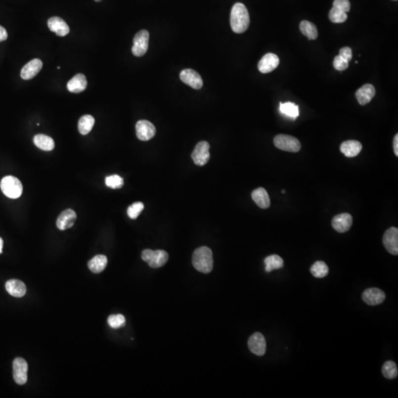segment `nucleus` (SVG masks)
Here are the masks:
<instances>
[{
    "instance_id": "1",
    "label": "nucleus",
    "mask_w": 398,
    "mask_h": 398,
    "mask_svg": "<svg viewBox=\"0 0 398 398\" xmlns=\"http://www.w3.org/2000/svg\"><path fill=\"white\" fill-rule=\"evenodd\" d=\"M249 24L250 18L246 6L240 2L234 4L230 16L232 31L236 34H243L249 28Z\"/></svg>"
},
{
    "instance_id": "2",
    "label": "nucleus",
    "mask_w": 398,
    "mask_h": 398,
    "mask_svg": "<svg viewBox=\"0 0 398 398\" xmlns=\"http://www.w3.org/2000/svg\"><path fill=\"white\" fill-rule=\"evenodd\" d=\"M192 263L197 271L204 274L211 272L213 268V252L210 248L201 246L193 252Z\"/></svg>"
},
{
    "instance_id": "3",
    "label": "nucleus",
    "mask_w": 398,
    "mask_h": 398,
    "mask_svg": "<svg viewBox=\"0 0 398 398\" xmlns=\"http://www.w3.org/2000/svg\"><path fill=\"white\" fill-rule=\"evenodd\" d=\"M0 187L2 193L10 199H16L22 196L23 190L22 182L13 176L4 177L1 179Z\"/></svg>"
},
{
    "instance_id": "4",
    "label": "nucleus",
    "mask_w": 398,
    "mask_h": 398,
    "mask_svg": "<svg viewBox=\"0 0 398 398\" xmlns=\"http://www.w3.org/2000/svg\"><path fill=\"white\" fill-rule=\"evenodd\" d=\"M142 261L148 263L150 267L158 268L163 266L168 262L169 255L164 250L153 251L151 249H145L142 252Z\"/></svg>"
},
{
    "instance_id": "5",
    "label": "nucleus",
    "mask_w": 398,
    "mask_h": 398,
    "mask_svg": "<svg viewBox=\"0 0 398 398\" xmlns=\"http://www.w3.org/2000/svg\"><path fill=\"white\" fill-rule=\"evenodd\" d=\"M274 145L288 152L297 153L301 149V143L297 138L286 134H278L274 139Z\"/></svg>"
},
{
    "instance_id": "6",
    "label": "nucleus",
    "mask_w": 398,
    "mask_h": 398,
    "mask_svg": "<svg viewBox=\"0 0 398 398\" xmlns=\"http://www.w3.org/2000/svg\"><path fill=\"white\" fill-rule=\"evenodd\" d=\"M149 33L145 30L139 31L133 38L132 52L136 57H142L146 53L149 42Z\"/></svg>"
},
{
    "instance_id": "7",
    "label": "nucleus",
    "mask_w": 398,
    "mask_h": 398,
    "mask_svg": "<svg viewBox=\"0 0 398 398\" xmlns=\"http://www.w3.org/2000/svg\"><path fill=\"white\" fill-rule=\"evenodd\" d=\"M28 365L26 360L16 358L13 362V375L15 382L19 385H24L28 381Z\"/></svg>"
},
{
    "instance_id": "8",
    "label": "nucleus",
    "mask_w": 398,
    "mask_h": 398,
    "mask_svg": "<svg viewBox=\"0 0 398 398\" xmlns=\"http://www.w3.org/2000/svg\"><path fill=\"white\" fill-rule=\"evenodd\" d=\"M210 144L206 141H201L196 145L192 153L191 157L196 165L204 166L210 158Z\"/></svg>"
},
{
    "instance_id": "9",
    "label": "nucleus",
    "mask_w": 398,
    "mask_h": 398,
    "mask_svg": "<svg viewBox=\"0 0 398 398\" xmlns=\"http://www.w3.org/2000/svg\"><path fill=\"white\" fill-rule=\"evenodd\" d=\"M248 347L252 354L263 356L266 351V342L264 335L258 332L254 333L248 341Z\"/></svg>"
},
{
    "instance_id": "10",
    "label": "nucleus",
    "mask_w": 398,
    "mask_h": 398,
    "mask_svg": "<svg viewBox=\"0 0 398 398\" xmlns=\"http://www.w3.org/2000/svg\"><path fill=\"white\" fill-rule=\"evenodd\" d=\"M136 133L139 140H150L155 136V126L148 120H139L136 124Z\"/></svg>"
},
{
    "instance_id": "11",
    "label": "nucleus",
    "mask_w": 398,
    "mask_h": 398,
    "mask_svg": "<svg viewBox=\"0 0 398 398\" xmlns=\"http://www.w3.org/2000/svg\"><path fill=\"white\" fill-rule=\"evenodd\" d=\"M383 243L389 253L398 255V229L391 227L387 229L383 238Z\"/></svg>"
},
{
    "instance_id": "12",
    "label": "nucleus",
    "mask_w": 398,
    "mask_h": 398,
    "mask_svg": "<svg viewBox=\"0 0 398 398\" xmlns=\"http://www.w3.org/2000/svg\"><path fill=\"white\" fill-rule=\"evenodd\" d=\"M385 299V293L379 288H368L362 294V300L369 306H378L384 303Z\"/></svg>"
},
{
    "instance_id": "13",
    "label": "nucleus",
    "mask_w": 398,
    "mask_h": 398,
    "mask_svg": "<svg viewBox=\"0 0 398 398\" xmlns=\"http://www.w3.org/2000/svg\"><path fill=\"white\" fill-rule=\"evenodd\" d=\"M353 224V217L349 213L337 215L332 220V226L336 232L344 233L350 230Z\"/></svg>"
},
{
    "instance_id": "14",
    "label": "nucleus",
    "mask_w": 398,
    "mask_h": 398,
    "mask_svg": "<svg viewBox=\"0 0 398 398\" xmlns=\"http://www.w3.org/2000/svg\"><path fill=\"white\" fill-rule=\"evenodd\" d=\"M180 79L194 89H200L203 86V80L201 76L197 72L191 69L182 70L180 73Z\"/></svg>"
},
{
    "instance_id": "15",
    "label": "nucleus",
    "mask_w": 398,
    "mask_h": 398,
    "mask_svg": "<svg viewBox=\"0 0 398 398\" xmlns=\"http://www.w3.org/2000/svg\"><path fill=\"white\" fill-rule=\"evenodd\" d=\"M279 64L278 56L274 53L265 54L258 63V70L264 74L274 71Z\"/></svg>"
},
{
    "instance_id": "16",
    "label": "nucleus",
    "mask_w": 398,
    "mask_h": 398,
    "mask_svg": "<svg viewBox=\"0 0 398 398\" xmlns=\"http://www.w3.org/2000/svg\"><path fill=\"white\" fill-rule=\"evenodd\" d=\"M43 67V63L39 58L31 60V61L25 64L21 70L20 76L23 80H31L34 79L39 74Z\"/></svg>"
},
{
    "instance_id": "17",
    "label": "nucleus",
    "mask_w": 398,
    "mask_h": 398,
    "mask_svg": "<svg viewBox=\"0 0 398 398\" xmlns=\"http://www.w3.org/2000/svg\"><path fill=\"white\" fill-rule=\"evenodd\" d=\"M76 219H77V215H76V212L71 209H67L63 211L58 216L56 221L57 227L60 230L70 229L74 225Z\"/></svg>"
},
{
    "instance_id": "18",
    "label": "nucleus",
    "mask_w": 398,
    "mask_h": 398,
    "mask_svg": "<svg viewBox=\"0 0 398 398\" xmlns=\"http://www.w3.org/2000/svg\"><path fill=\"white\" fill-rule=\"evenodd\" d=\"M48 28L58 37H65L70 33V27L67 22L58 16H53L47 22Z\"/></svg>"
},
{
    "instance_id": "19",
    "label": "nucleus",
    "mask_w": 398,
    "mask_h": 398,
    "mask_svg": "<svg viewBox=\"0 0 398 398\" xmlns=\"http://www.w3.org/2000/svg\"><path fill=\"white\" fill-rule=\"evenodd\" d=\"M375 95V88L372 84H365L355 93V97L359 104L361 106H365L369 103Z\"/></svg>"
},
{
    "instance_id": "20",
    "label": "nucleus",
    "mask_w": 398,
    "mask_h": 398,
    "mask_svg": "<svg viewBox=\"0 0 398 398\" xmlns=\"http://www.w3.org/2000/svg\"><path fill=\"white\" fill-rule=\"evenodd\" d=\"M6 291L14 297H24L26 294V285L22 281L18 279H10L5 284Z\"/></svg>"
},
{
    "instance_id": "21",
    "label": "nucleus",
    "mask_w": 398,
    "mask_h": 398,
    "mask_svg": "<svg viewBox=\"0 0 398 398\" xmlns=\"http://www.w3.org/2000/svg\"><path fill=\"white\" fill-rule=\"evenodd\" d=\"M361 149V143L357 140L345 141V142H342L340 147L342 154H345L347 157H349V158L358 156Z\"/></svg>"
},
{
    "instance_id": "22",
    "label": "nucleus",
    "mask_w": 398,
    "mask_h": 398,
    "mask_svg": "<svg viewBox=\"0 0 398 398\" xmlns=\"http://www.w3.org/2000/svg\"><path fill=\"white\" fill-rule=\"evenodd\" d=\"M67 89L72 93H81L86 90L87 87V81L86 76L82 73L75 76L67 83Z\"/></svg>"
},
{
    "instance_id": "23",
    "label": "nucleus",
    "mask_w": 398,
    "mask_h": 398,
    "mask_svg": "<svg viewBox=\"0 0 398 398\" xmlns=\"http://www.w3.org/2000/svg\"><path fill=\"white\" fill-rule=\"evenodd\" d=\"M252 199L254 200L257 205L262 209H267L270 207L271 201L269 196L265 189L263 187H258L254 190L252 193Z\"/></svg>"
},
{
    "instance_id": "24",
    "label": "nucleus",
    "mask_w": 398,
    "mask_h": 398,
    "mask_svg": "<svg viewBox=\"0 0 398 398\" xmlns=\"http://www.w3.org/2000/svg\"><path fill=\"white\" fill-rule=\"evenodd\" d=\"M107 264L108 259L106 256L103 255H96L92 259L88 261V267L91 272L99 274L106 268Z\"/></svg>"
},
{
    "instance_id": "25",
    "label": "nucleus",
    "mask_w": 398,
    "mask_h": 398,
    "mask_svg": "<svg viewBox=\"0 0 398 398\" xmlns=\"http://www.w3.org/2000/svg\"><path fill=\"white\" fill-rule=\"evenodd\" d=\"M34 142L36 146L42 151H50L55 148V142L50 136L44 134H37L34 136Z\"/></svg>"
},
{
    "instance_id": "26",
    "label": "nucleus",
    "mask_w": 398,
    "mask_h": 398,
    "mask_svg": "<svg viewBox=\"0 0 398 398\" xmlns=\"http://www.w3.org/2000/svg\"><path fill=\"white\" fill-rule=\"evenodd\" d=\"M265 270L266 272H271L273 270L279 269L284 266V261L281 257L277 255H270L264 260Z\"/></svg>"
},
{
    "instance_id": "27",
    "label": "nucleus",
    "mask_w": 398,
    "mask_h": 398,
    "mask_svg": "<svg viewBox=\"0 0 398 398\" xmlns=\"http://www.w3.org/2000/svg\"><path fill=\"white\" fill-rule=\"evenodd\" d=\"M300 29L303 35L309 40H315L318 37V31L316 25L309 21L304 20L300 23Z\"/></svg>"
},
{
    "instance_id": "28",
    "label": "nucleus",
    "mask_w": 398,
    "mask_h": 398,
    "mask_svg": "<svg viewBox=\"0 0 398 398\" xmlns=\"http://www.w3.org/2000/svg\"><path fill=\"white\" fill-rule=\"evenodd\" d=\"M279 110L285 116L293 118V119H296L300 115L299 106L295 103H291V102H287L285 103H280Z\"/></svg>"
},
{
    "instance_id": "29",
    "label": "nucleus",
    "mask_w": 398,
    "mask_h": 398,
    "mask_svg": "<svg viewBox=\"0 0 398 398\" xmlns=\"http://www.w3.org/2000/svg\"><path fill=\"white\" fill-rule=\"evenodd\" d=\"M94 125V118L91 115H86L81 117L79 121V131L82 135H87L91 132Z\"/></svg>"
},
{
    "instance_id": "30",
    "label": "nucleus",
    "mask_w": 398,
    "mask_h": 398,
    "mask_svg": "<svg viewBox=\"0 0 398 398\" xmlns=\"http://www.w3.org/2000/svg\"><path fill=\"white\" fill-rule=\"evenodd\" d=\"M310 273L316 278H323L328 274L329 268L325 263L317 261L310 267Z\"/></svg>"
},
{
    "instance_id": "31",
    "label": "nucleus",
    "mask_w": 398,
    "mask_h": 398,
    "mask_svg": "<svg viewBox=\"0 0 398 398\" xmlns=\"http://www.w3.org/2000/svg\"><path fill=\"white\" fill-rule=\"evenodd\" d=\"M382 374L387 379L393 380L397 378L398 371L397 365L393 360H388L382 366Z\"/></svg>"
},
{
    "instance_id": "32",
    "label": "nucleus",
    "mask_w": 398,
    "mask_h": 398,
    "mask_svg": "<svg viewBox=\"0 0 398 398\" xmlns=\"http://www.w3.org/2000/svg\"><path fill=\"white\" fill-rule=\"evenodd\" d=\"M348 17V13L334 7H332L329 13V19L333 23H343Z\"/></svg>"
},
{
    "instance_id": "33",
    "label": "nucleus",
    "mask_w": 398,
    "mask_h": 398,
    "mask_svg": "<svg viewBox=\"0 0 398 398\" xmlns=\"http://www.w3.org/2000/svg\"><path fill=\"white\" fill-rule=\"evenodd\" d=\"M108 324L112 328H120L126 325V318L122 314L111 315L108 318Z\"/></svg>"
},
{
    "instance_id": "34",
    "label": "nucleus",
    "mask_w": 398,
    "mask_h": 398,
    "mask_svg": "<svg viewBox=\"0 0 398 398\" xmlns=\"http://www.w3.org/2000/svg\"><path fill=\"white\" fill-rule=\"evenodd\" d=\"M106 186L112 189H119L124 184L123 178L118 175L109 176L105 179Z\"/></svg>"
},
{
    "instance_id": "35",
    "label": "nucleus",
    "mask_w": 398,
    "mask_h": 398,
    "mask_svg": "<svg viewBox=\"0 0 398 398\" xmlns=\"http://www.w3.org/2000/svg\"><path fill=\"white\" fill-rule=\"evenodd\" d=\"M144 209V204L142 202H135L128 208L127 214L132 219H136Z\"/></svg>"
},
{
    "instance_id": "36",
    "label": "nucleus",
    "mask_w": 398,
    "mask_h": 398,
    "mask_svg": "<svg viewBox=\"0 0 398 398\" xmlns=\"http://www.w3.org/2000/svg\"><path fill=\"white\" fill-rule=\"evenodd\" d=\"M333 67L336 70L339 71H344L347 70L349 67V62L345 61L342 57L337 55L335 57L334 61H333Z\"/></svg>"
},
{
    "instance_id": "37",
    "label": "nucleus",
    "mask_w": 398,
    "mask_h": 398,
    "mask_svg": "<svg viewBox=\"0 0 398 398\" xmlns=\"http://www.w3.org/2000/svg\"><path fill=\"white\" fill-rule=\"evenodd\" d=\"M333 7L348 13L351 10V2L349 0H334Z\"/></svg>"
},
{
    "instance_id": "38",
    "label": "nucleus",
    "mask_w": 398,
    "mask_h": 398,
    "mask_svg": "<svg viewBox=\"0 0 398 398\" xmlns=\"http://www.w3.org/2000/svg\"><path fill=\"white\" fill-rule=\"evenodd\" d=\"M339 56L342 57L345 61H348V62H350V61L352 60L353 58V52L352 49L351 48L348 47V46H345V47L342 48L339 51Z\"/></svg>"
},
{
    "instance_id": "39",
    "label": "nucleus",
    "mask_w": 398,
    "mask_h": 398,
    "mask_svg": "<svg viewBox=\"0 0 398 398\" xmlns=\"http://www.w3.org/2000/svg\"><path fill=\"white\" fill-rule=\"evenodd\" d=\"M7 39V33L5 28L0 25V42H4Z\"/></svg>"
},
{
    "instance_id": "40",
    "label": "nucleus",
    "mask_w": 398,
    "mask_h": 398,
    "mask_svg": "<svg viewBox=\"0 0 398 398\" xmlns=\"http://www.w3.org/2000/svg\"><path fill=\"white\" fill-rule=\"evenodd\" d=\"M393 148H394V152L397 157H398V134H396L393 141Z\"/></svg>"
},
{
    "instance_id": "41",
    "label": "nucleus",
    "mask_w": 398,
    "mask_h": 398,
    "mask_svg": "<svg viewBox=\"0 0 398 398\" xmlns=\"http://www.w3.org/2000/svg\"><path fill=\"white\" fill-rule=\"evenodd\" d=\"M2 248H3V240L1 238H0V254H1L2 252Z\"/></svg>"
},
{
    "instance_id": "42",
    "label": "nucleus",
    "mask_w": 398,
    "mask_h": 398,
    "mask_svg": "<svg viewBox=\"0 0 398 398\" xmlns=\"http://www.w3.org/2000/svg\"><path fill=\"white\" fill-rule=\"evenodd\" d=\"M94 1H97V2H98V1H101L102 0H94Z\"/></svg>"
},
{
    "instance_id": "43",
    "label": "nucleus",
    "mask_w": 398,
    "mask_h": 398,
    "mask_svg": "<svg viewBox=\"0 0 398 398\" xmlns=\"http://www.w3.org/2000/svg\"><path fill=\"white\" fill-rule=\"evenodd\" d=\"M282 193H285V190H282Z\"/></svg>"
},
{
    "instance_id": "44",
    "label": "nucleus",
    "mask_w": 398,
    "mask_h": 398,
    "mask_svg": "<svg viewBox=\"0 0 398 398\" xmlns=\"http://www.w3.org/2000/svg\"><path fill=\"white\" fill-rule=\"evenodd\" d=\"M393 1H398V0H393Z\"/></svg>"
}]
</instances>
